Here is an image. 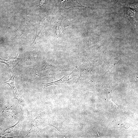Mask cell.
<instances>
[{
	"instance_id": "cell-1",
	"label": "cell",
	"mask_w": 138,
	"mask_h": 138,
	"mask_svg": "<svg viewBox=\"0 0 138 138\" xmlns=\"http://www.w3.org/2000/svg\"><path fill=\"white\" fill-rule=\"evenodd\" d=\"M61 7L67 8L77 7H85L78 3L77 0H63L61 3Z\"/></svg>"
},
{
	"instance_id": "cell-3",
	"label": "cell",
	"mask_w": 138,
	"mask_h": 138,
	"mask_svg": "<svg viewBox=\"0 0 138 138\" xmlns=\"http://www.w3.org/2000/svg\"><path fill=\"white\" fill-rule=\"evenodd\" d=\"M15 51H16L15 50ZM17 56L15 57H9L8 60V61L10 65V64H13L15 66L19 62L21 59L20 58H19L17 57L18 53L17 52Z\"/></svg>"
},
{
	"instance_id": "cell-5",
	"label": "cell",
	"mask_w": 138,
	"mask_h": 138,
	"mask_svg": "<svg viewBox=\"0 0 138 138\" xmlns=\"http://www.w3.org/2000/svg\"><path fill=\"white\" fill-rule=\"evenodd\" d=\"M119 0H118V2Z\"/></svg>"
},
{
	"instance_id": "cell-4",
	"label": "cell",
	"mask_w": 138,
	"mask_h": 138,
	"mask_svg": "<svg viewBox=\"0 0 138 138\" xmlns=\"http://www.w3.org/2000/svg\"><path fill=\"white\" fill-rule=\"evenodd\" d=\"M0 62L5 63L9 69H10L11 68V67L10 66L8 60H6L0 58Z\"/></svg>"
},
{
	"instance_id": "cell-2",
	"label": "cell",
	"mask_w": 138,
	"mask_h": 138,
	"mask_svg": "<svg viewBox=\"0 0 138 138\" xmlns=\"http://www.w3.org/2000/svg\"><path fill=\"white\" fill-rule=\"evenodd\" d=\"M10 78L7 82H5L4 83L8 84L13 89L15 95V98L18 100L19 102L20 101V99L21 98L20 96L19 95L16 87L14 83V79L16 74L13 75L11 76Z\"/></svg>"
}]
</instances>
